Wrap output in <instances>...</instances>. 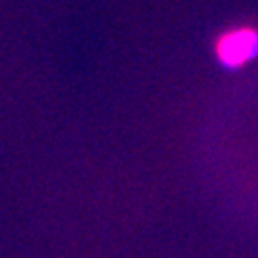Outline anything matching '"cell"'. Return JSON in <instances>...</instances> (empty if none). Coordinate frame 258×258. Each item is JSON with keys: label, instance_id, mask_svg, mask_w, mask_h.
Segmentation results:
<instances>
[{"label": "cell", "instance_id": "1", "mask_svg": "<svg viewBox=\"0 0 258 258\" xmlns=\"http://www.w3.org/2000/svg\"><path fill=\"white\" fill-rule=\"evenodd\" d=\"M216 59L228 69H239L258 55V29L250 25L230 29L214 42Z\"/></svg>", "mask_w": 258, "mask_h": 258}]
</instances>
